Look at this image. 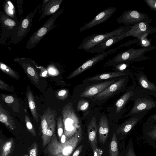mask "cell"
Here are the masks:
<instances>
[{
	"mask_svg": "<svg viewBox=\"0 0 156 156\" xmlns=\"http://www.w3.org/2000/svg\"><path fill=\"white\" fill-rule=\"evenodd\" d=\"M83 138L81 127L69 140L61 143L54 134L46 148L48 156H70Z\"/></svg>",
	"mask_w": 156,
	"mask_h": 156,
	"instance_id": "obj_1",
	"label": "cell"
},
{
	"mask_svg": "<svg viewBox=\"0 0 156 156\" xmlns=\"http://www.w3.org/2000/svg\"><path fill=\"white\" fill-rule=\"evenodd\" d=\"M156 48L154 46H148L139 48H129L117 54L112 59L108 60L107 64L109 65H115L121 63H130L148 59L150 58L145 56V53Z\"/></svg>",
	"mask_w": 156,
	"mask_h": 156,
	"instance_id": "obj_2",
	"label": "cell"
},
{
	"mask_svg": "<svg viewBox=\"0 0 156 156\" xmlns=\"http://www.w3.org/2000/svg\"><path fill=\"white\" fill-rule=\"evenodd\" d=\"M61 114L64 127L63 134L66 141L72 137L81 128L80 120L71 103L63 107Z\"/></svg>",
	"mask_w": 156,
	"mask_h": 156,
	"instance_id": "obj_3",
	"label": "cell"
},
{
	"mask_svg": "<svg viewBox=\"0 0 156 156\" xmlns=\"http://www.w3.org/2000/svg\"><path fill=\"white\" fill-rule=\"evenodd\" d=\"M130 100L133 102L132 107L126 115L131 116L136 113L156 108V101L152 96L141 91L137 85Z\"/></svg>",
	"mask_w": 156,
	"mask_h": 156,
	"instance_id": "obj_4",
	"label": "cell"
},
{
	"mask_svg": "<svg viewBox=\"0 0 156 156\" xmlns=\"http://www.w3.org/2000/svg\"><path fill=\"white\" fill-rule=\"evenodd\" d=\"M132 28V26H123L105 34H94L83 39L78 46V49L88 52L90 49L108 38L113 36L124 34Z\"/></svg>",
	"mask_w": 156,
	"mask_h": 156,
	"instance_id": "obj_5",
	"label": "cell"
},
{
	"mask_svg": "<svg viewBox=\"0 0 156 156\" xmlns=\"http://www.w3.org/2000/svg\"><path fill=\"white\" fill-rule=\"evenodd\" d=\"M64 10L62 8L53 15L31 36L26 45L27 49H31L35 47L48 33L56 27L55 24V21L63 12Z\"/></svg>",
	"mask_w": 156,
	"mask_h": 156,
	"instance_id": "obj_6",
	"label": "cell"
},
{
	"mask_svg": "<svg viewBox=\"0 0 156 156\" xmlns=\"http://www.w3.org/2000/svg\"><path fill=\"white\" fill-rule=\"evenodd\" d=\"M21 19H20V21L14 20L7 16L4 12L0 11V40L2 39L0 42L1 43H2L3 39H5L7 38L10 39L16 34L21 24Z\"/></svg>",
	"mask_w": 156,
	"mask_h": 156,
	"instance_id": "obj_7",
	"label": "cell"
},
{
	"mask_svg": "<svg viewBox=\"0 0 156 156\" xmlns=\"http://www.w3.org/2000/svg\"><path fill=\"white\" fill-rule=\"evenodd\" d=\"M116 21L119 23L133 26L141 22H145L150 24L152 20L147 14L133 9L127 10L123 12L117 19Z\"/></svg>",
	"mask_w": 156,
	"mask_h": 156,
	"instance_id": "obj_8",
	"label": "cell"
},
{
	"mask_svg": "<svg viewBox=\"0 0 156 156\" xmlns=\"http://www.w3.org/2000/svg\"><path fill=\"white\" fill-rule=\"evenodd\" d=\"M39 7L40 6H38L34 10L21 19V24L17 32L10 39L11 43L13 44H16L27 35L31 27L33 18Z\"/></svg>",
	"mask_w": 156,
	"mask_h": 156,
	"instance_id": "obj_9",
	"label": "cell"
},
{
	"mask_svg": "<svg viewBox=\"0 0 156 156\" xmlns=\"http://www.w3.org/2000/svg\"><path fill=\"white\" fill-rule=\"evenodd\" d=\"M119 48L118 47H117L110 49L107 51L99 53L92 57L72 72L67 78L70 79L79 75L104 59L108 55L116 52L117 50Z\"/></svg>",
	"mask_w": 156,
	"mask_h": 156,
	"instance_id": "obj_10",
	"label": "cell"
},
{
	"mask_svg": "<svg viewBox=\"0 0 156 156\" xmlns=\"http://www.w3.org/2000/svg\"><path fill=\"white\" fill-rule=\"evenodd\" d=\"M148 112L145 111L136 113L122 123L116 130L117 134L120 135L121 139H124Z\"/></svg>",
	"mask_w": 156,
	"mask_h": 156,
	"instance_id": "obj_11",
	"label": "cell"
},
{
	"mask_svg": "<svg viewBox=\"0 0 156 156\" xmlns=\"http://www.w3.org/2000/svg\"><path fill=\"white\" fill-rule=\"evenodd\" d=\"M116 8L114 7L108 8L98 13L93 19L80 29L79 31H83L93 27L102 23L105 22L110 18L115 12Z\"/></svg>",
	"mask_w": 156,
	"mask_h": 156,
	"instance_id": "obj_12",
	"label": "cell"
},
{
	"mask_svg": "<svg viewBox=\"0 0 156 156\" xmlns=\"http://www.w3.org/2000/svg\"><path fill=\"white\" fill-rule=\"evenodd\" d=\"M135 78L141 91L156 98V86L154 82H151L148 80L144 72L136 73Z\"/></svg>",
	"mask_w": 156,
	"mask_h": 156,
	"instance_id": "obj_13",
	"label": "cell"
},
{
	"mask_svg": "<svg viewBox=\"0 0 156 156\" xmlns=\"http://www.w3.org/2000/svg\"><path fill=\"white\" fill-rule=\"evenodd\" d=\"M128 82L127 76L122 78L113 83L101 93L95 95L94 98L98 100L107 98L112 96L116 91L124 88Z\"/></svg>",
	"mask_w": 156,
	"mask_h": 156,
	"instance_id": "obj_14",
	"label": "cell"
},
{
	"mask_svg": "<svg viewBox=\"0 0 156 156\" xmlns=\"http://www.w3.org/2000/svg\"><path fill=\"white\" fill-rule=\"evenodd\" d=\"M142 131L146 141L156 149V122L146 120L143 124Z\"/></svg>",
	"mask_w": 156,
	"mask_h": 156,
	"instance_id": "obj_15",
	"label": "cell"
},
{
	"mask_svg": "<svg viewBox=\"0 0 156 156\" xmlns=\"http://www.w3.org/2000/svg\"><path fill=\"white\" fill-rule=\"evenodd\" d=\"M31 59L27 58H17L14 61L19 63L23 69L29 79L37 86L40 82L39 76L36 69L31 63Z\"/></svg>",
	"mask_w": 156,
	"mask_h": 156,
	"instance_id": "obj_16",
	"label": "cell"
},
{
	"mask_svg": "<svg viewBox=\"0 0 156 156\" xmlns=\"http://www.w3.org/2000/svg\"><path fill=\"white\" fill-rule=\"evenodd\" d=\"M114 80L108 81L88 86L80 95L81 97H90L101 93L115 82Z\"/></svg>",
	"mask_w": 156,
	"mask_h": 156,
	"instance_id": "obj_17",
	"label": "cell"
},
{
	"mask_svg": "<svg viewBox=\"0 0 156 156\" xmlns=\"http://www.w3.org/2000/svg\"><path fill=\"white\" fill-rule=\"evenodd\" d=\"M151 27L150 23L145 22H141L132 26V28L129 31L124 34V37L129 36L141 38L144 35L149 34Z\"/></svg>",
	"mask_w": 156,
	"mask_h": 156,
	"instance_id": "obj_18",
	"label": "cell"
},
{
	"mask_svg": "<svg viewBox=\"0 0 156 156\" xmlns=\"http://www.w3.org/2000/svg\"><path fill=\"white\" fill-rule=\"evenodd\" d=\"M124 34L113 36L100 43L88 51L91 53H100L104 52L112 45L119 42L124 38Z\"/></svg>",
	"mask_w": 156,
	"mask_h": 156,
	"instance_id": "obj_19",
	"label": "cell"
},
{
	"mask_svg": "<svg viewBox=\"0 0 156 156\" xmlns=\"http://www.w3.org/2000/svg\"><path fill=\"white\" fill-rule=\"evenodd\" d=\"M87 129L89 142L94 153L98 148L97 139L98 126L96 119L94 116L92 117L89 123Z\"/></svg>",
	"mask_w": 156,
	"mask_h": 156,
	"instance_id": "obj_20",
	"label": "cell"
},
{
	"mask_svg": "<svg viewBox=\"0 0 156 156\" xmlns=\"http://www.w3.org/2000/svg\"><path fill=\"white\" fill-rule=\"evenodd\" d=\"M127 76H130L132 78V79L135 78L133 76V74L130 72L126 71V72H113L98 75L91 77H89L83 80L82 82L83 83H87L93 81Z\"/></svg>",
	"mask_w": 156,
	"mask_h": 156,
	"instance_id": "obj_21",
	"label": "cell"
},
{
	"mask_svg": "<svg viewBox=\"0 0 156 156\" xmlns=\"http://www.w3.org/2000/svg\"><path fill=\"white\" fill-rule=\"evenodd\" d=\"M133 84L124 93V94L117 101L116 103L115 111L118 113L124 108L127 102L129 100L132 96L133 92L137 86L135 77L132 79Z\"/></svg>",
	"mask_w": 156,
	"mask_h": 156,
	"instance_id": "obj_22",
	"label": "cell"
},
{
	"mask_svg": "<svg viewBox=\"0 0 156 156\" xmlns=\"http://www.w3.org/2000/svg\"><path fill=\"white\" fill-rule=\"evenodd\" d=\"M57 115L56 111L48 107L43 115L40 116L42 130L47 129L51 124L56 122Z\"/></svg>",
	"mask_w": 156,
	"mask_h": 156,
	"instance_id": "obj_23",
	"label": "cell"
},
{
	"mask_svg": "<svg viewBox=\"0 0 156 156\" xmlns=\"http://www.w3.org/2000/svg\"><path fill=\"white\" fill-rule=\"evenodd\" d=\"M109 131L108 120L105 115L100 118L98 126V136L100 142L104 144L106 141Z\"/></svg>",
	"mask_w": 156,
	"mask_h": 156,
	"instance_id": "obj_24",
	"label": "cell"
},
{
	"mask_svg": "<svg viewBox=\"0 0 156 156\" xmlns=\"http://www.w3.org/2000/svg\"><path fill=\"white\" fill-rule=\"evenodd\" d=\"M62 1L63 0H50L41 14L39 20H42L46 16L53 15L60 8Z\"/></svg>",
	"mask_w": 156,
	"mask_h": 156,
	"instance_id": "obj_25",
	"label": "cell"
},
{
	"mask_svg": "<svg viewBox=\"0 0 156 156\" xmlns=\"http://www.w3.org/2000/svg\"><path fill=\"white\" fill-rule=\"evenodd\" d=\"M0 121L5 124L10 130H15L16 125L12 117L9 112L0 105Z\"/></svg>",
	"mask_w": 156,
	"mask_h": 156,
	"instance_id": "obj_26",
	"label": "cell"
},
{
	"mask_svg": "<svg viewBox=\"0 0 156 156\" xmlns=\"http://www.w3.org/2000/svg\"><path fill=\"white\" fill-rule=\"evenodd\" d=\"M56 122L51 124L47 129L42 130L41 138L43 147H44L50 142L54 134Z\"/></svg>",
	"mask_w": 156,
	"mask_h": 156,
	"instance_id": "obj_27",
	"label": "cell"
},
{
	"mask_svg": "<svg viewBox=\"0 0 156 156\" xmlns=\"http://www.w3.org/2000/svg\"><path fill=\"white\" fill-rule=\"evenodd\" d=\"M14 140L12 138L1 141L0 156H9L13 149Z\"/></svg>",
	"mask_w": 156,
	"mask_h": 156,
	"instance_id": "obj_28",
	"label": "cell"
},
{
	"mask_svg": "<svg viewBox=\"0 0 156 156\" xmlns=\"http://www.w3.org/2000/svg\"><path fill=\"white\" fill-rule=\"evenodd\" d=\"M27 97L31 114L35 120L38 122L39 121V115L37 112V107L33 95L30 89L27 93Z\"/></svg>",
	"mask_w": 156,
	"mask_h": 156,
	"instance_id": "obj_29",
	"label": "cell"
},
{
	"mask_svg": "<svg viewBox=\"0 0 156 156\" xmlns=\"http://www.w3.org/2000/svg\"><path fill=\"white\" fill-rule=\"evenodd\" d=\"M3 8L5 13L12 19L18 21L15 8L12 2L10 1L6 0L4 3Z\"/></svg>",
	"mask_w": 156,
	"mask_h": 156,
	"instance_id": "obj_30",
	"label": "cell"
},
{
	"mask_svg": "<svg viewBox=\"0 0 156 156\" xmlns=\"http://www.w3.org/2000/svg\"><path fill=\"white\" fill-rule=\"evenodd\" d=\"M109 156H119V151L116 134L114 132L109 146Z\"/></svg>",
	"mask_w": 156,
	"mask_h": 156,
	"instance_id": "obj_31",
	"label": "cell"
},
{
	"mask_svg": "<svg viewBox=\"0 0 156 156\" xmlns=\"http://www.w3.org/2000/svg\"><path fill=\"white\" fill-rule=\"evenodd\" d=\"M0 68L2 71L13 78L18 80L20 78L17 72L1 62H0Z\"/></svg>",
	"mask_w": 156,
	"mask_h": 156,
	"instance_id": "obj_32",
	"label": "cell"
},
{
	"mask_svg": "<svg viewBox=\"0 0 156 156\" xmlns=\"http://www.w3.org/2000/svg\"><path fill=\"white\" fill-rule=\"evenodd\" d=\"M57 133L59 139L61 140L64 134V127L62 116L60 115L57 120Z\"/></svg>",
	"mask_w": 156,
	"mask_h": 156,
	"instance_id": "obj_33",
	"label": "cell"
},
{
	"mask_svg": "<svg viewBox=\"0 0 156 156\" xmlns=\"http://www.w3.org/2000/svg\"><path fill=\"white\" fill-rule=\"evenodd\" d=\"M89 106L88 101L84 99H80L77 103V110L78 111H83L87 110Z\"/></svg>",
	"mask_w": 156,
	"mask_h": 156,
	"instance_id": "obj_34",
	"label": "cell"
},
{
	"mask_svg": "<svg viewBox=\"0 0 156 156\" xmlns=\"http://www.w3.org/2000/svg\"><path fill=\"white\" fill-rule=\"evenodd\" d=\"M125 151V156H136L135 152L132 139L129 141Z\"/></svg>",
	"mask_w": 156,
	"mask_h": 156,
	"instance_id": "obj_35",
	"label": "cell"
},
{
	"mask_svg": "<svg viewBox=\"0 0 156 156\" xmlns=\"http://www.w3.org/2000/svg\"><path fill=\"white\" fill-rule=\"evenodd\" d=\"M25 122L26 123L27 128L29 131L34 136H35L36 133L35 129L30 118L27 115H25Z\"/></svg>",
	"mask_w": 156,
	"mask_h": 156,
	"instance_id": "obj_36",
	"label": "cell"
},
{
	"mask_svg": "<svg viewBox=\"0 0 156 156\" xmlns=\"http://www.w3.org/2000/svg\"><path fill=\"white\" fill-rule=\"evenodd\" d=\"M28 150L29 156H37L38 145L36 142L34 143Z\"/></svg>",
	"mask_w": 156,
	"mask_h": 156,
	"instance_id": "obj_37",
	"label": "cell"
},
{
	"mask_svg": "<svg viewBox=\"0 0 156 156\" xmlns=\"http://www.w3.org/2000/svg\"><path fill=\"white\" fill-rule=\"evenodd\" d=\"M69 91L67 89H62L59 91L57 94V98L60 100H65L67 98Z\"/></svg>",
	"mask_w": 156,
	"mask_h": 156,
	"instance_id": "obj_38",
	"label": "cell"
},
{
	"mask_svg": "<svg viewBox=\"0 0 156 156\" xmlns=\"http://www.w3.org/2000/svg\"><path fill=\"white\" fill-rule=\"evenodd\" d=\"M129 65V62H123L115 65V69L120 72H124V71Z\"/></svg>",
	"mask_w": 156,
	"mask_h": 156,
	"instance_id": "obj_39",
	"label": "cell"
},
{
	"mask_svg": "<svg viewBox=\"0 0 156 156\" xmlns=\"http://www.w3.org/2000/svg\"><path fill=\"white\" fill-rule=\"evenodd\" d=\"M143 1L151 9L156 11V0H144Z\"/></svg>",
	"mask_w": 156,
	"mask_h": 156,
	"instance_id": "obj_40",
	"label": "cell"
},
{
	"mask_svg": "<svg viewBox=\"0 0 156 156\" xmlns=\"http://www.w3.org/2000/svg\"><path fill=\"white\" fill-rule=\"evenodd\" d=\"M23 0H17V6L18 10V12L19 15L20 16V18L21 17V16L23 13V9L22 5L23 3Z\"/></svg>",
	"mask_w": 156,
	"mask_h": 156,
	"instance_id": "obj_41",
	"label": "cell"
},
{
	"mask_svg": "<svg viewBox=\"0 0 156 156\" xmlns=\"http://www.w3.org/2000/svg\"><path fill=\"white\" fill-rule=\"evenodd\" d=\"M9 86L1 79L0 80V88L1 90H9Z\"/></svg>",
	"mask_w": 156,
	"mask_h": 156,
	"instance_id": "obj_42",
	"label": "cell"
},
{
	"mask_svg": "<svg viewBox=\"0 0 156 156\" xmlns=\"http://www.w3.org/2000/svg\"><path fill=\"white\" fill-rule=\"evenodd\" d=\"M83 145H81L79 146L75 151L72 156H79L80 154L82 151Z\"/></svg>",
	"mask_w": 156,
	"mask_h": 156,
	"instance_id": "obj_43",
	"label": "cell"
},
{
	"mask_svg": "<svg viewBox=\"0 0 156 156\" xmlns=\"http://www.w3.org/2000/svg\"><path fill=\"white\" fill-rule=\"evenodd\" d=\"M50 0H44L41 7V9L39 11V13H42L44 10L46 5L48 4Z\"/></svg>",
	"mask_w": 156,
	"mask_h": 156,
	"instance_id": "obj_44",
	"label": "cell"
},
{
	"mask_svg": "<svg viewBox=\"0 0 156 156\" xmlns=\"http://www.w3.org/2000/svg\"><path fill=\"white\" fill-rule=\"evenodd\" d=\"M5 102L8 104H10L14 101V98L12 96H8L4 99Z\"/></svg>",
	"mask_w": 156,
	"mask_h": 156,
	"instance_id": "obj_45",
	"label": "cell"
},
{
	"mask_svg": "<svg viewBox=\"0 0 156 156\" xmlns=\"http://www.w3.org/2000/svg\"><path fill=\"white\" fill-rule=\"evenodd\" d=\"M147 121L156 122V113L153 114L149 117Z\"/></svg>",
	"mask_w": 156,
	"mask_h": 156,
	"instance_id": "obj_46",
	"label": "cell"
},
{
	"mask_svg": "<svg viewBox=\"0 0 156 156\" xmlns=\"http://www.w3.org/2000/svg\"><path fill=\"white\" fill-rule=\"evenodd\" d=\"M48 72L50 74L52 75H56L57 74L56 69L53 68H50L48 69Z\"/></svg>",
	"mask_w": 156,
	"mask_h": 156,
	"instance_id": "obj_47",
	"label": "cell"
},
{
	"mask_svg": "<svg viewBox=\"0 0 156 156\" xmlns=\"http://www.w3.org/2000/svg\"><path fill=\"white\" fill-rule=\"evenodd\" d=\"M156 33V27H151L149 29V34H151Z\"/></svg>",
	"mask_w": 156,
	"mask_h": 156,
	"instance_id": "obj_48",
	"label": "cell"
},
{
	"mask_svg": "<svg viewBox=\"0 0 156 156\" xmlns=\"http://www.w3.org/2000/svg\"><path fill=\"white\" fill-rule=\"evenodd\" d=\"M47 73V71L46 70H45L44 72H43L42 73V76H45Z\"/></svg>",
	"mask_w": 156,
	"mask_h": 156,
	"instance_id": "obj_49",
	"label": "cell"
},
{
	"mask_svg": "<svg viewBox=\"0 0 156 156\" xmlns=\"http://www.w3.org/2000/svg\"><path fill=\"white\" fill-rule=\"evenodd\" d=\"M22 156H28L27 154H26V155H23Z\"/></svg>",
	"mask_w": 156,
	"mask_h": 156,
	"instance_id": "obj_50",
	"label": "cell"
}]
</instances>
